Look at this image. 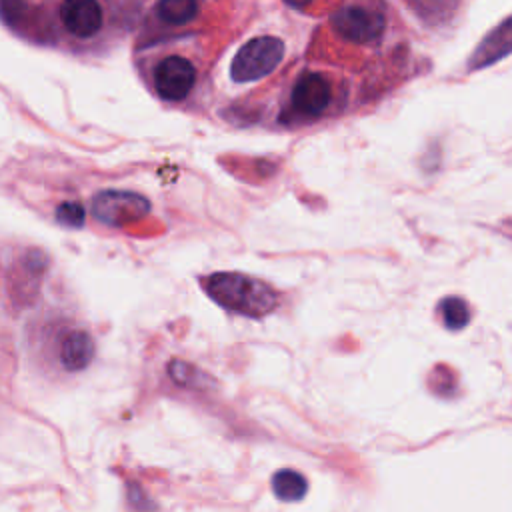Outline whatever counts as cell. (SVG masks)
I'll list each match as a JSON object with an SVG mask.
<instances>
[{
    "label": "cell",
    "instance_id": "cell-6",
    "mask_svg": "<svg viewBox=\"0 0 512 512\" xmlns=\"http://www.w3.org/2000/svg\"><path fill=\"white\" fill-rule=\"evenodd\" d=\"M150 212V200L136 192L104 190L92 198V216L108 226H126Z\"/></svg>",
    "mask_w": 512,
    "mask_h": 512
},
{
    "label": "cell",
    "instance_id": "cell-1",
    "mask_svg": "<svg viewBox=\"0 0 512 512\" xmlns=\"http://www.w3.org/2000/svg\"><path fill=\"white\" fill-rule=\"evenodd\" d=\"M204 290L222 308L252 318L278 306V294L270 284L242 272H216L204 280Z\"/></svg>",
    "mask_w": 512,
    "mask_h": 512
},
{
    "label": "cell",
    "instance_id": "cell-5",
    "mask_svg": "<svg viewBox=\"0 0 512 512\" xmlns=\"http://www.w3.org/2000/svg\"><path fill=\"white\" fill-rule=\"evenodd\" d=\"M284 42L276 36H256L240 46L230 64L234 82H254L270 74L284 58Z\"/></svg>",
    "mask_w": 512,
    "mask_h": 512
},
{
    "label": "cell",
    "instance_id": "cell-2",
    "mask_svg": "<svg viewBox=\"0 0 512 512\" xmlns=\"http://www.w3.org/2000/svg\"><path fill=\"white\" fill-rule=\"evenodd\" d=\"M148 62L146 80L160 100L176 104L184 102L194 92L200 72L190 56L178 50H168Z\"/></svg>",
    "mask_w": 512,
    "mask_h": 512
},
{
    "label": "cell",
    "instance_id": "cell-4",
    "mask_svg": "<svg viewBox=\"0 0 512 512\" xmlns=\"http://www.w3.org/2000/svg\"><path fill=\"white\" fill-rule=\"evenodd\" d=\"M388 18L384 6L366 2H348L330 16L334 32L352 44H374L386 32Z\"/></svg>",
    "mask_w": 512,
    "mask_h": 512
},
{
    "label": "cell",
    "instance_id": "cell-8",
    "mask_svg": "<svg viewBox=\"0 0 512 512\" xmlns=\"http://www.w3.org/2000/svg\"><path fill=\"white\" fill-rule=\"evenodd\" d=\"M94 358V342L88 332L72 330L60 342V362L66 370L78 372Z\"/></svg>",
    "mask_w": 512,
    "mask_h": 512
},
{
    "label": "cell",
    "instance_id": "cell-3",
    "mask_svg": "<svg viewBox=\"0 0 512 512\" xmlns=\"http://www.w3.org/2000/svg\"><path fill=\"white\" fill-rule=\"evenodd\" d=\"M340 94L332 76L322 70H302L288 90V110L304 120H318L332 108H336Z\"/></svg>",
    "mask_w": 512,
    "mask_h": 512
},
{
    "label": "cell",
    "instance_id": "cell-7",
    "mask_svg": "<svg viewBox=\"0 0 512 512\" xmlns=\"http://www.w3.org/2000/svg\"><path fill=\"white\" fill-rule=\"evenodd\" d=\"M58 18L62 28L72 38H78V40L96 38L106 24L104 6L94 0L62 2L58 6Z\"/></svg>",
    "mask_w": 512,
    "mask_h": 512
},
{
    "label": "cell",
    "instance_id": "cell-12",
    "mask_svg": "<svg viewBox=\"0 0 512 512\" xmlns=\"http://www.w3.org/2000/svg\"><path fill=\"white\" fill-rule=\"evenodd\" d=\"M84 218H86V212H84V206L80 202H62L56 208V220L62 226L80 228L84 224Z\"/></svg>",
    "mask_w": 512,
    "mask_h": 512
},
{
    "label": "cell",
    "instance_id": "cell-10",
    "mask_svg": "<svg viewBox=\"0 0 512 512\" xmlns=\"http://www.w3.org/2000/svg\"><path fill=\"white\" fill-rule=\"evenodd\" d=\"M272 490L284 502H296L306 494V478L296 470H278L272 476Z\"/></svg>",
    "mask_w": 512,
    "mask_h": 512
},
{
    "label": "cell",
    "instance_id": "cell-11",
    "mask_svg": "<svg viewBox=\"0 0 512 512\" xmlns=\"http://www.w3.org/2000/svg\"><path fill=\"white\" fill-rule=\"evenodd\" d=\"M442 322L448 330H460L470 322V306L460 296H448L440 302Z\"/></svg>",
    "mask_w": 512,
    "mask_h": 512
},
{
    "label": "cell",
    "instance_id": "cell-9",
    "mask_svg": "<svg viewBox=\"0 0 512 512\" xmlns=\"http://www.w3.org/2000/svg\"><path fill=\"white\" fill-rule=\"evenodd\" d=\"M200 12V4L194 0H162L154 6V16L168 26H184L192 22Z\"/></svg>",
    "mask_w": 512,
    "mask_h": 512
}]
</instances>
